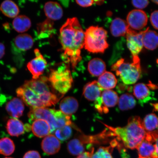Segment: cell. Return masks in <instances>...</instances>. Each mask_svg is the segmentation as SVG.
Listing matches in <instances>:
<instances>
[{"label": "cell", "mask_w": 158, "mask_h": 158, "mask_svg": "<svg viewBox=\"0 0 158 158\" xmlns=\"http://www.w3.org/2000/svg\"><path fill=\"white\" fill-rule=\"evenodd\" d=\"M49 83L48 78L45 76L26 81L17 89V95L31 108H46L55 105L60 98L53 92Z\"/></svg>", "instance_id": "1"}, {"label": "cell", "mask_w": 158, "mask_h": 158, "mask_svg": "<svg viewBox=\"0 0 158 158\" xmlns=\"http://www.w3.org/2000/svg\"><path fill=\"white\" fill-rule=\"evenodd\" d=\"M84 31L76 17L67 19L60 30V41L64 57L73 69L81 60L84 47Z\"/></svg>", "instance_id": "2"}, {"label": "cell", "mask_w": 158, "mask_h": 158, "mask_svg": "<svg viewBox=\"0 0 158 158\" xmlns=\"http://www.w3.org/2000/svg\"><path fill=\"white\" fill-rule=\"evenodd\" d=\"M105 125L123 142L126 147L131 149H137L147 135L143 120L138 116L130 118L127 125L123 127L114 128Z\"/></svg>", "instance_id": "3"}, {"label": "cell", "mask_w": 158, "mask_h": 158, "mask_svg": "<svg viewBox=\"0 0 158 158\" xmlns=\"http://www.w3.org/2000/svg\"><path fill=\"white\" fill-rule=\"evenodd\" d=\"M111 69L126 85L135 84L141 76L140 59L138 56H133L131 63L125 62L123 59H120L112 65Z\"/></svg>", "instance_id": "4"}, {"label": "cell", "mask_w": 158, "mask_h": 158, "mask_svg": "<svg viewBox=\"0 0 158 158\" xmlns=\"http://www.w3.org/2000/svg\"><path fill=\"white\" fill-rule=\"evenodd\" d=\"M84 34V47L88 52L102 53L108 48L107 32L103 27L90 26Z\"/></svg>", "instance_id": "5"}, {"label": "cell", "mask_w": 158, "mask_h": 158, "mask_svg": "<svg viewBox=\"0 0 158 158\" xmlns=\"http://www.w3.org/2000/svg\"><path fill=\"white\" fill-rule=\"evenodd\" d=\"M48 81L52 88L59 94H64L72 88L73 79L68 68H60L51 71Z\"/></svg>", "instance_id": "6"}, {"label": "cell", "mask_w": 158, "mask_h": 158, "mask_svg": "<svg viewBox=\"0 0 158 158\" xmlns=\"http://www.w3.org/2000/svg\"><path fill=\"white\" fill-rule=\"evenodd\" d=\"M59 110L47 108H31L28 117L31 121L37 119H43L47 121L51 128L52 133L59 128Z\"/></svg>", "instance_id": "7"}, {"label": "cell", "mask_w": 158, "mask_h": 158, "mask_svg": "<svg viewBox=\"0 0 158 158\" xmlns=\"http://www.w3.org/2000/svg\"><path fill=\"white\" fill-rule=\"evenodd\" d=\"M118 98L115 92L110 90H104L95 104V107L100 113H107L108 108L115 106L118 103Z\"/></svg>", "instance_id": "8"}, {"label": "cell", "mask_w": 158, "mask_h": 158, "mask_svg": "<svg viewBox=\"0 0 158 158\" xmlns=\"http://www.w3.org/2000/svg\"><path fill=\"white\" fill-rule=\"evenodd\" d=\"M35 57L27 64V69L34 80L39 78L42 75L47 65V62L38 49L34 50Z\"/></svg>", "instance_id": "9"}, {"label": "cell", "mask_w": 158, "mask_h": 158, "mask_svg": "<svg viewBox=\"0 0 158 158\" xmlns=\"http://www.w3.org/2000/svg\"><path fill=\"white\" fill-rule=\"evenodd\" d=\"M143 31L138 33L130 27L128 29L126 35L127 45L133 56H137L143 49Z\"/></svg>", "instance_id": "10"}, {"label": "cell", "mask_w": 158, "mask_h": 158, "mask_svg": "<svg viewBox=\"0 0 158 158\" xmlns=\"http://www.w3.org/2000/svg\"><path fill=\"white\" fill-rule=\"evenodd\" d=\"M148 17L147 14L139 9L130 11L127 17V23L130 28L134 31H140L147 25Z\"/></svg>", "instance_id": "11"}, {"label": "cell", "mask_w": 158, "mask_h": 158, "mask_svg": "<svg viewBox=\"0 0 158 158\" xmlns=\"http://www.w3.org/2000/svg\"><path fill=\"white\" fill-rule=\"evenodd\" d=\"M41 146L44 153L48 155H53L59 151L61 144L60 141L55 136L49 135L43 140Z\"/></svg>", "instance_id": "12"}, {"label": "cell", "mask_w": 158, "mask_h": 158, "mask_svg": "<svg viewBox=\"0 0 158 158\" xmlns=\"http://www.w3.org/2000/svg\"><path fill=\"white\" fill-rule=\"evenodd\" d=\"M44 9L47 19L53 21L58 20L63 16V10L62 7L56 2H47L45 3Z\"/></svg>", "instance_id": "13"}, {"label": "cell", "mask_w": 158, "mask_h": 158, "mask_svg": "<svg viewBox=\"0 0 158 158\" xmlns=\"http://www.w3.org/2000/svg\"><path fill=\"white\" fill-rule=\"evenodd\" d=\"M24 108V102L19 98H13L6 105V110L13 118H17L22 116Z\"/></svg>", "instance_id": "14"}, {"label": "cell", "mask_w": 158, "mask_h": 158, "mask_svg": "<svg viewBox=\"0 0 158 158\" xmlns=\"http://www.w3.org/2000/svg\"><path fill=\"white\" fill-rule=\"evenodd\" d=\"M102 90L97 81H94L88 83L85 86L83 94L86 99L95 102L101 96Z\"/></svg>", "instance_id": "15"}, {"label": "cell", "mask_w": 158, "mask_h": 158, "mask_svg": "<svg viewBox=\"0 0 158 158\" xmlns=\"http://www.w3.org/2000/svg\"><path fill=\"white\" fill-rule=\"evenodd\" d=\"M144 139L137 148L140 156L146 158H158L155 144Z\"/></svg>", "instance_id": "16"}, {"label": "cell", "mask_w": 158, "mask_h": 158, "mask_svg": "<svg viewBox=\"0 0 158 158\" xmlns=\"http://www.w3.org/2000/svg\"><path fill=\"white\" fill-rule=\"evenodd\" d=\"M33 122L31 129L33 134L37 137H45L51 133L50 126L45 120L37 119Z\"/></svg>", "instance_id": "17"}, {"label": "cell", "mask_w": 158, "mask_h": 158, "mask_svg": "<svg viewBox=\"0 0 158 158\" xmlns=\"http://www.w3.org/2000/svg\"><path fill=\"white\" fill-rule=\"evenodd\" d=\"M79 104L76 98L72 97H67L61 101L59 107L60 111L67 115L70 116L77 110Z\"/></svg>", "instance_id": "18"}, {"label": "cell", "mask_w": 158, "mask_h": 158, "mask_svg": "<svg viewBox=\"0 0 158 158\" xmlns=\"http://www.w3.org/2000/svg\"><path fill=\"white\" fill-rule=\"evenodd\" d=\"M129 28L127 22L119 18H116L112 21L110 25V32L114 37L124 36L126 35Z\"/></svg>", "instance_id": "19"}, {"label": "cell", "mask_w": 158, "mask_h": 158, "mask_svg": "<svg viewBox=\"0 0 158 158\" xmlns=\"http://www.w3.org/2000/svg\"><path fill=\"white\" fill-rule=\"evenodd\" d=\"M143 31V46L150 50H153L158 47V33L149 29Z\"/></svg>", "instance_id": "20"}, {"label": "cell", "mask_w": 158, "mask_h": 158, "mask_svg": "<svg viewBox=\"0 0 158 158\" xmlns=\"http://www.w3.org/2000/svg\"><path fill=\"white\" fill-rule=\"evenodd\" d=\"M99 85L102 90L113 89L117 83V79L112 73L105 72L99 77L97 81Z\"/></svg>", "instance_id": "21"}, {"label": "cell", "mask_w": 158, "mask_h": 158, "mask_svg": "<svg viewBox=\"0 0 158 158\" xmlns=\"http://www.w3.org/2000/svg\"><path fill=\"white\" fill-rule=\"evenodd\" d=\"M7 131L10 135L19 137L24 133L25 127L20 120L16 118H11L7 121L6 126Z\"/></svg>", "instance_id": "22"}, {"label": "cell", "mask_w": 158, "mask_h": 158, "mask_svg": "<svg viewBox=\"0 0 158 158\" xmlns=\"http://www.w3.org/2000/svg\"><path fill=\"white\" fill-rule=\"evenodd\" d=\"M106 68L105 63L100 58L93 59L88 63V72L93 76H100L106 72Z\"/></svg>", "instance_id": "23"}, {"label": "cell", "mask_w": 158, "mask_h": 158, "mask_svg": "<svg viewBox=\"0 0 158 158\" xmlns=\"http://www.w3.org/2000/svg\"><path fill=\"white\" fill-rule=\"evenodd\" d=\"M15 46L19 50L25 51L29 50L33 46L34 41L32 37L27 33L18 35L15 40Z\"/></svg>", "instance_id": "24"}, {"label": "cell", "mask_w": 158, "mask_h": 158, "mask_svg": "<svg viewBox=\"0 0 158 158\" xmlns=\"http://www.w3.org/2000/svg\"><path fill=\"white\" fill-rule=\"evenodd\" d=\"M0 10L4 15L10 18L17 17L19 13L18 6L11 0L3 1L0 6Z\"/></svg>", "instance_id": "25"}, {"label": "cell", "mask_w": 158, "mask_h": 158, "mask_svg": "<svg viewBox=\"0 0 158 158\" xmlns=\"http://www.w3.org/2000/svg\"><path fill=\"white\" fill-rule=\"evenodd\" d=\"M14 29L17 32L23 33L30 28L31 23L28 17L25 15L17 16L14 19L12 23Z\"/></svg>", "instance_id": "26"}, {"label": "cell", "mask_w": 158, "mask_h": 158, "mask_svg": "<svg viewBox=\"0 0 158 158\" xmlns=\"http://www.w3.org/2000/svg\"><path fill=\"white\" fill-rule=\"evenodd\" d=\"M133 94L140 102H145L149 100L150 90L145 84L138 83L135 85L133 88Z\"/></svg>", "instance_id": "27"}, {"label": "cell", "mask_w": 158, "mask_h": 158, "mask_svg": "<svg viewBox=\"0 0 158 158\" xmlns=\"http://www.w3.org/2000/svg\"><path fill=\"white\" fill-rule=\"evenodd\" d=\"M118 106L122 110H126L133 108L136 105V100L134 97L129 94H124L118 100Z\"/></svg>", "instance_id": "28"}, {"label": "cell", "mask_w": 158, "mask_h": 158, "mask_svg": "<svg viewBox=\"0 0 158 158\" xmlns=\"http://www.w3.org/2000/svg\"><path fill=\"white\" fill-rule=\"evenodd\" d=\"M68 151L73 156H79L84 152L85 145L77 137L71 140L67 145Z\"/></svg>", "instance_id": "29"}, {"label": "cell", "mask_w": 158, "mask_h": 158, "mask_svg": "<svg viewBox=\"0 0 158 158\" xmlns=\"http://www.w3.org/2000/svg\"><path fill=\"white\" fill-rule=\"evenodd\" d=\"M15 149L14 143L11 139L7 137L0 139V154L5 156L12 154Z\"/></svg>", "instance_id": "30"}, {"label": "cell", "mask_w": 158, "mask_h": 158, "mask_svg": "<svg viewBox=\"0 0 158 158\" xmlns=\"http://www.w3.org/2000/svg\"><path fill=\"white\" fill-rule=\"evenodd\" d=\"M143 124L146 132L153 131L158 127L157 116L154 114H148L144 118L143 121Z\"/></svg>", "instance_id": "31"}, {"label": "cell", "mask_w": 158, "mask_h": 158, "mask_svg": "<svg viewBox=\"0 0 158 158\" xmlns=\"http://www.w3.org/2000/svg\"><path fill=\"white\" fill-rule=\"evenodd\" d=\"M72 128L70 126H64L57 129L55 131V137L62 141L68 139L72 136Z\"/></svg>", "instance_id": "32"}, {"label": "cell", "mask_w": 158, "mask_h": 158, "mask_svg": "<svg viewBox=\"0 0 158 158\" xmlns=\"http://www.w3.org/2000/svg\"><path fill=\"white\" fill-rule=\"evenodd\" d=\"M54 22L47 19L43 23H39L37 29L39 34L40 36L44 34H49L54 28Z\"/></svg>", "instance_id": "33"}, {"label": "cell", "mask_w": 158, "mask_h": 158, "mask_svg": "<svg viewBox=\"0 0 158 158\" xmlns=\"http://www.w3.org/2000/svg\"><path fill=\"white\" fill-rule=\"evenodd\" d=\"M111 148L101 147L93 154L92 158H113L111 155Z\"/></svg>", "instance_id": "34"}, {"label": "cell", "mask_w": 158, "mask_h": 158, "mask_svg": "<svg viewBox=\"0 0 158 158\" xmlns=\"http://www.w3.org/2000/svg\"><path fill=\"white\" fill-rule=\"evenodd\" d=\"M132 5L136 8L142 9L145 8L149 4L148 1H131Z\"/></svg>", "instance_id": "35"}, {"label": "cell", "mask_w": 158, "mask_h": 158, "mask_svg": "<svg viewBox=\"0 0 158 158\" xmlns=\"http://www.w3.org/2000/svg\"><path fill=\"white\" fill-rule=\"evenodd\" d=\"M150 21L154 28L158 30V10H156L151 14Z\"/></svg>", "instance_id": "36"}, {"label": "cell", "mask_w": 158, "mask_h": 158, "mask_svg": "<svg viewBox=\"0 0 158 158\" xmlns=\"http://www.w3.org/2000/svg\"><path fill=\"white\" fill-rule=\"evenodd\" d=\"M23 158H41V156L38 152L31 151L26 153Z\"/></svg>", "instance_id": "37"}, {"label": "cell", "mask_w": 158, "mask_h": 158, "mask_svg": "<svg viewBox=\"0 0 158 158\" xmlns=\"http://www.w3.org/2000/svg\"><path fill=\"white\" fill-rule=\"evenodd\" d=\"M76 2L81 6L84 7H88L91 6L94 3V1H76Z\"/></svg>", "instance_id": "38"}, {"label": "cell", "mask_w": 158, "mask_h": 158, "mask_svg": "<svg viewBox=\"0 0 158 158\" xmlns=\"http://www.w3.org/2000/svg\"><path fill=\"white\" fill-rule=\"evenodd\" d=\"M94 153V148H92L89 151L84 152V153L79 155L76 158H92Z\"/></svg>", "instance_id": "39"}, {"label": "cell", "mask_w": 158, "mask_h": 158, "mask_svg": "<svg viewBox=\"0 0 158 158\" xmlns=\"http://www.w3.org/2000/svg\"><path fill=\"white\" fill-rule=\"evenodd\" d=\"M5 53V45L0 43V59H2L4 56Z\"/></svg>", "instance_id": "40"}, {"label": "cell", "mask_w": 158, "mask_h": 158, "mask_svg": "<svg viewBox=\"0 0 158 158\" xmlns=\"http://www.w3.org/2000/svg\"><path fill=\"white\" fill-rule=\"evenodd\" d=\"M155 143L156 152V153L158 156V138L156 139Z\"/></svg>", "instance_id": "41"}, {"label": "cell", "mask_w": 158, "mask_h": 158, "mask_svg": "<svg viewBox=\"0 0 158 158\" xmlns=\"http://www.w3.org/2000/svg\"><path fill=\"white\" fill-rule=\"evenodd\" d=\"M152 2H153L154 3L157 4L158 5V1H152Z\"/></svg>", "instance_id": "42"}, {"label": "cell", "mask_w": 158, "mask_h": 158, "mask_svg": "<svg viewBox=\"0 0 158 158\" xmlns=\"http://www.w3.org/2000/svg\"><path fill=\"white\" fill-rule=\"evenodd\" d=\"M138 158H146L140 156H139V157H138Z\"/></svg>", "instance_id": "43"}, {"label": "cell", "mask_w": 158, "mask_h": 158, "mask_svg": "<svg viewBox=\"0 0 158 158\" xmlns=\"http://www.w3.org/2000/svg\"><path fill=\"white\" fill-rule=\"evenodd\" d=\"M156 131H157V134H158V129H157V130Z\"/></svg>", "instance_id": "44"}, {"label": "cell", "mask_w": 158, "mask_h": 158, "mask_svg": "<svg viewBox=\"0 0 158 158\" xmlns=\"http://www.w3.org/2000/svg\"><path fill=\"white\" fill-rule=\"evenodd\" d=\"M11 158V157H6V158Z\"/></svg>", "instance_id": "45"}]
</instances>
